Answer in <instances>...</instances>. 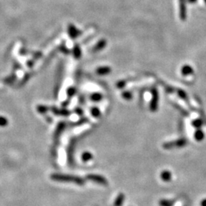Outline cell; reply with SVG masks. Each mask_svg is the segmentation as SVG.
I'll list each match as a JSON object with an SVG mask.
<instances>
[{
  "instance_id": "3",
  "label": "cell",
  "mask_w": 206,
  "mask_h": 206,
  "mask_svg": "<svg viewBox=\"0 0 206 206\" xmlns=\"http://www.w3.org/2000/svg\"><path fill=\"white\" fill-rule=\"evenodd\" d=\"M177 145L178 147H182V146H185L186 144V141L185 140H179L175 143H167L164 144V147L166 148H171V147H174V145Z\"/></svg>"
},
{
  "instance_id": "12",
  "label": "cell",
  "mask_w": 206,
  "mask_h": 206,
  "mask_svg": "<svg viewBox=\"0 0 206 206\" xmlns=\"http://www.w3.org/2000/svg\"><path fill=\"white\" fill-rule=\"evenodd\" d=\"M47 109H48V108H47V106H45V105H40L37 107V111H38L39 113H45L46 111H47Z\"/></svg>"
},
{
  "instance_id": "13",
  "label": "cell",
  "mask_w": 206,
  "mask_h": 206,
  "mask_svg": "<svg viewBox=\"0 0 206 206\" xmlns=\"http://www.w3.org/2000/svg\"><path fill=\"white\" fill-rule=\"evenodd\" d=\"M91 99L93 100V101H99V100L101 99V95H100V94L98 93L93 94V95H92V97H91Z\"/></svg>"
},
{
  "instance_id": "8",
  "label": "cell",
  "mask_w": 206,
  "mask_h": 206,
  "mask_svg": "<svg viewBox=\"0 0 206 206\" xmlns=\"http://www.w3.org/2000/svg\"><path fill=\"white\" fill-rule=\"evenodd\" d=\"M92 156L89 152H85V153H82V160H83L84 162H86V161H89L92 159Z\"/></svg>"
},
{
  "instance_id": "1",
  "label": "cell",
  "mask_w": 206,
  "mask_h": 206,
  "mask_svg": "<svg viewBox=\"0 0 206 206\" xmlns=\"http://www.w3.org/2000/svg\"><path fill=\"white\" fill-rule=\"evenodd\" d=\"M53 180L54 181H60V182H73L76 184H79V185H82L83 180L79 177H75L72 175H63V174H52L50 175Z\"/></svg>"
},
{
  "instance_id": "17",
  "label": "cell",
  "mask_w": 206,
  "mask_h": 206,
  "mask_svg": "<svg viewBox=\"0 0 206 206\" xmlns=\"http://www.w3.org/2000/svg\"><path fill=\"white\" fill-rule=\"evenodd\" d=\"M201 206H206V198H204L201 201Z\"/></svg>"
},
{
  "instance_id": "6",
  "label": "cell",
  "mask_w": 206,
  "mask_h": 206,
  "mask_svg": "<svg viewBox=\"0 0 206 206\" xmlns=\"http://www.w3.org/2000/svg\"><path fill=\"white\" fill-rule=\"evenodd\" d=\"M182 72L183 75H189L193 73V69L190 66H184L182 69Z\"/></svg>"
},
{
  "instance_id": "5",
  "label": "cell",
  "mask_w": 206,
  "mask_h": 206,
  "mask_svg": "<svg viewBox=\"0 0 206 206\" xmlns=\"http://www.w3.org/2000/svg\"><path fill=\"white\" fill-rule=\"evenodd\" d=\"M161 179H163V181H169L171 179V173L169 171H163L160 175Z\"/></svg>"
},
{
  "instance_id": "18",
  "label": "cell",
  "mask_w": 206,
  "mask_h": 206,
  "mask_svg": "<svg viewBox=\"0 0 206 206\" xmlns=\"http://www.w3.org/2000/svg\"><path fill=\"white\" fill-rule=\"evenodd\" d=\"M196 1H197V0H188V2H191V3H192H192H193V2H196Z\"/></svg>"
},
{
  "instance_id": "19",
  "label": "cell",
  "mask_w": 206,
  "mask_h": 206,
  "mask_svg": "<svg viewBox=\"0 0 206 206\" xmlns=\"http://www.w3.org/2000/svg\"><path fill=\"white\" fill-rule=\"evenodd\" d=\"M204 2H205V3H206V0H204Z\"/></svg>"
},
{
  "instance_id": "4",
  "label": "cell",
  "mask_w": 206,
  "mask_h": 206,
  "mask_svg": "<svg viewBox=\"0 0 206 206\" xmlns=\"http://www.w3.org/2000/svg\"><path fill=\"white\" fill-rule=\"evenodd\" d=\"M180 15L182 20H185L186 18V8L185 6V0H180Z\"/></svg>"
},
{
  "instance_id": "16",
  "label": "cell",
  "mask_w": 206,
  "mask_h": 206,
  "mask_svg": "<svg viewBox=\"0 0 206 206\" xmlns=\"http://www.w3.org/2000/svg\"><path fill=\"white\" fill-rule=\"evenodd\" d=\"M92 114H93V115L95 116V117H98V116L99 115V114H100V112H99V111H98V108H92Z\"/></svg>"
},
{
  "instance_id": "9",
  "label": "cell",
  "mask_w": 206,
  "mask_h": 206,
  "mask_svg": "<svg viewBox=\"0 0 206 206\" xmlns=\"http://www.w3.org/2000/svg\"><path fill=\"white\" fill-rule=\"evenodd\" d=\"M8 124V120L4 116H0V127H5Z\"/></svg>"
},
{
  "instance_id": "2",
  "label": "cell",
  "mask_w": 206,
  "mask_h": 206,
  "mask_svg": "<svg viewBox=\"0 0 206 206\" xmlns=\"http://www.w3.org/2000/svg\"><path fill=\"white\" fill-rule=\"evenodd\" d=\"M88 178H89V179H91V180L95 181V182H97L99 184H105V185L107 184L106 179H105V178H103L102 176H100V175H90L88 176Z\"/></svg>"
},
{
  "instance_id": "10",
  "label": "cell",
  "mask_w": 206,
  "mask_h": 206,
  "mask_svg": "<svg viewBox=\"0 0 206 206\" xmlns=\"http://www.w3.org/2000/svg\"><path fill=\"white\" fill-rule=\"evenodd\" d=\"M51 111H53L55 114H66L68 113L67 111H65V110L58 109V108H54V107H53V108H51Z\"/></svg>"
},
{
  "instance_id": "11",
  "label": "cell",
  "mask_w": 206,
  "mask_h": 206,
  "mask_svg": "<svg viewBox=\"0 0 206 206\" xmlns=\"http://www.w3.org/2000/svg\"><path fill=\"white\" fill-rule=\"evenodd\" d=\"M123 200H124V195H120L119 196L117 197V199H116L115 203H114V205L115 206H121V204H122Z\"/></svg>"
},
{
  "instance_id": "7",
  "label": "cell",
  "mask_w": 206,
  "mask_h": 206,
  "mask_svg": "<svg viewBox=\"0 0 206 206\" xmlns=\"http://www.w3.org/2000/svg\"><path fill=\"white\" fill-rule=\"evenodd\" d=\"M195 137L198 141H201V140H203V138L204 137V134L202 130H200V129L199 130H197L195 133Z\"/></svg>"
},
{
  "instance_id": "14",
  "label": "cell",
  "mask_w": 206,
  "mask_h": 206,
  "mask_svg": "<svg viewBox=\"0 0 206 206\" xmlns=\"http://www.w3.org/2000/svg\"><path fill=\"white\" fill-rule=\"evenodd\" d=\"M159 204L160 206H172V202L170 201H167V200H163V201H160Z\"/></svg>"
},
{
  "instance_id": "15",
  "label": "cell",
  "mask_w": 206,
  "mask_h": 206,
  "mask_svg": "<svg viewBox=\"0 0 206 206\" xmlns=\"http://www.w3.org/2000/svg\"><path fill=\"white\" fill-rule=\"evenodd\" d=\"M202 124H203L202 121H201V120H200V119H197V120H195V121H193V125L195 126V127H198V128L201 127V125H202Z\"/></svg>"
}]
</instances>
